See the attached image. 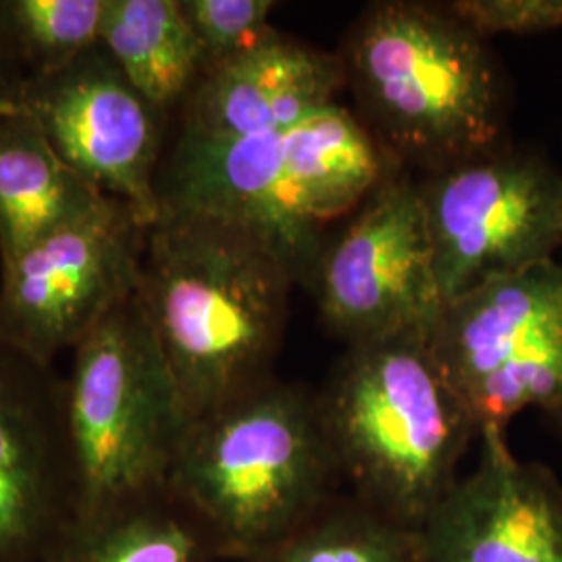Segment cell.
<instances>
[{"mask_svg":"<svg viewBox=\"0 0 562 562\" xmlns=\"http://www.w3.org/2000/svg\"><path fill=\"white\" fill-rule=\"evenodd\" d=\"M429 344L480 434L506 431L527 408L562 431L561 262H538L448 302Z\"/></svg>","mask_w":562,"mask_h":562,"instance_id":"cell-7","label":"cell"},{"mask_svg":"<svg viewBox=\"0 0 562 562\" xmlns=\"http://www.w3.org/2000/svg\"><path fill=\"white\" fill-rule=\"evenodd\" d=\"M276 7L273 0H180L181 13L201 42L206 69L269 41L276 34L269 25Z\"/></svg>","mask_w":562,"mask_h":562,"instance_id":"cell-20","label":"cell"},{"mask_svg":"<svg viewBox=\"0 0 562 562\" xmlns=\"http://www.w3.org/2000/svg\"><path fill=\"white\" fill-rule=\"evenodd\" d=\"M446 9L483 38L562 27V0H457Z\"/></svg>","mask_w":562,"mask_h":562,"instance_id":"cell-21","label":"cell"},{"mask_svg":"<svg viewBox=\"0 0 562 562\" xmlns=\"http://www.w3.org/2000/svg\"><path fill=\"white\" fill-rule=\"evenodd\" d=\"M419 194L446 304L562 244V176L536 157L492 150L431 173Z\"/></svg>","mask_w":562,"mask_h":562,"instance_id":"cell-10","label":"cell"},{"mask_svg":"<svg viewBox=\"0 0 562 562\" xmlns=\"http://www.w3.org/2000/svg\"><path fill=\"white\" fill-rule=\"evenodd\" d=\"M25 81L27 76L20 63L11 57V53L0 42V120L21 111Z\"/></svg>","mask_w":562,"mask_h":562,"instance_id":"cell-22","label":"cell"},{"mask_svg":"<svg viewBox=\"0 0 562 562\" xmlns=\"http://www.w3.org/2000/svg\"><path fill=\"white\" fill-rule=\"evenodd\" d=\"M257 562H427L422 531L341 492Z\"/></svg>","mask_w":562,"mask_h":562,"instance_id":"cell-18","label":"cell"},{"mask_svg":"<svg viewBox=\"0 0 562 562\" xmlns=\"http://www.w3.org/2000/svg\"><path fill=\"white\" fill-rule=\"evenodd\" d=\"M71 352L65 413L78 519L167 485L188 417L138 292Z\"/></svg>","mask_w":562,"mask_h":562,"instance_id":"cell-6","label":"cell"},{"mask_svg":"<svg viewBox=\"0 0 562 562\" xmlns=\"http://www.w3.org/2000/svg\"><path fill=\"white\" fill-rule=\"evenodd\" d=\"M146 227L113 196L0 265V340L55 364L138 292Z\"/></svg>","mask_w":562,"mask_h":562,"instance_id":"cell-9","label":"cell"},{"mask_svg":"<svg viewBox=\"0 0 562 562\" xmlns=\"http://www.w3.org/2000/svg\"><path fill=\"white\" fill-rule=\"evenodd\" d=\"M401 171L340 104L296 125L229 140L176 136L157 173L161 213L236 225L311 285L331 225Z\"/></svg>","mask_w":562,"mask_h":562,"instance_id":"cell-1","label":"cell"},{"mask_svg":"<svg viewBox=\"0 0 562 562\" xmlns=\"http://www.w3.org/2000/svg\"><path fill=\"white\" fill-rule=\"evenodd\" d=\"M222 542L169 483L63 529L42 562H223Z\"/></svg>","mask_w":562,"mask_h":562,"instance_id":"cell-16","label":"cell"},{"mask_svg":"<svg viewBox=\"0 0 562 562\" xmlns=\"http://www.w3.org/2000/svg\"><path fill=\"white\" fill-rule=\"evenodd\" d=\"M21 111L102 194L125 202L146 227L157 223L169 115L142 97L101 44L60 71L25 81Z\"/></svg>","mask_w":562,"mask_h":562,"instance_id":"cell-11","label":"cell"},{"mask_svg":"<svg viewBox=\"0 0 562 562\" xmlns=\"http://www.w3.org/2000/svg\"><path fill=\"white\" fill-rule=\"evenodd\" d=\"M106 199L60 159L27 113L0 120V265L90 215Z\"/></svg>","mask_w":562,"mask_h":562,"instance_id":"cell-15","label":"cell"},{"mask_svg":"<svg viewBox=\"0 0 562 562\" xmlns=\"http://www.w3.org/2000/svg\"><path fill=\"white\" fill-rule=\"evenodd\" d=\"M311 285L323 322L350 344L431 336L443 302L419 183L402 171L380 183L334 234Z\"/></svg>","mask_w":562,"mask_h":562,"instance_id":"cell-8","label":"cell"},{"mask_svg":"<svg viewBox=\"0 0 562 562\" xmlns=\"http://www.w3.org/2000/svg\"><path fill=\"white\" fill-rule=\"evenodd\" d=\"M315 398L344 492L415 529L480 440L423 334L350 344Z\"/></svg>","mask_w":562,"mask_h":562,"instance_id":"cell-3","label":"cell"},{"mask_svg":"<svg viewBox=\"0 0 562 562\" xmlns=\"http://www.w3.org/2000/svg\"><path fill=\"white\" fill-rule=\"evenodd\" d=\"M169 485L229 562H257L344 492L315 392L273 378L188 422Z\"/></svg>","mask_w":562,"mask_h":562,"instance_id":"cell-4","label":"cell"},{"mask_svg":"<svg viewBox=\"0 0 562 562\" xmlns=\"http://www.w3.org/2000/svg\"><path fill=\"white\" fill-rule=\"evenodd\" d=\"M427 562H562V483L483 429L480 459L422 529Z\"/></svg>","mask_w":562,"mask_h":562,"instance_id":"cell-13","label":"cell"},{"mask_svg":"<svg viewBox=\"0 0 562 562\" xmlns=\"http://www.w3.org/2000/svg\"><path fill=\"white\" fill-rule=\"evenodd\" d=\"M292 283L236 225L161 213L148 229L138 299L188 422L276 378Z\"/></svg>","mask_w":562,"mask_h":562,"instance_id":"cell-2","label":"cell"},{"mask_svg":"<svg viewBox=\"0 0 562 562\" xmlns=\"http://www.w3.org/2000/svg\"><path fill=\"white\" fill-rule=\"evenodd\" d=\"M104 0H0V42L30 78L65 69L101 44Z\"/></svg>","mask_w":562,"mask_h":562,"instance_id":"cell-19","label":"cell"},{"mask_svg":"<svg viewBox=\"0 0 562 562\" xmlns=\"http://www.w3.org/2000/svg\"><path fill=\"white\" fill-rule=\"evenodd\" d=\"M346 80L344 60L276 32L202 74L176 111V136L229 140L283 130L334 106Z\"/></svg>","mask_w":562,"mask_h":562,"instance_id":"cell-14","label":"cell"},{"mask_svg":"<svg viewBox=\"0 0 562 562\" xmlns=\"http://www.w3.org/2000/svg\"><path fill=\"white\" fill-rule=\"evenodd\" d=\"M74 510L65 378L0 340V562H42Z\"/></svg>","mask_w":562,"mask_h":562,"instance_id":"cell-12","label":"cell"},{"mask_svg":"<svg viewBox=\"0 0 562 562\" xmlns=\"http://www.w3.org/2000/svg\"><path fill=\"white\" fill-rule=\"evenodd\" d=\"M101 46L165 115L180 109L206 71L180 0H104Z\"/></svg>","mask_w":562,"mask_h":562,"instance_id":"cell-17","label":"cell"},{"mask_svg":"<svg viewBox=\"0 0 562 562\" xmlns=\"http://www.w3.org/2000/svg\"><path fill=\"white\" fill-rule=\"evenodd\" d=\"M341 60L362 123L396 161L431 176L494 150L501 134L494 65L483 36L446 4H371Z\"/></svg>","mask_w":562,"mask_h":562,"instance_id":"cell-5","label":"cell"}]
</instances>
